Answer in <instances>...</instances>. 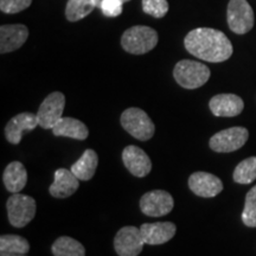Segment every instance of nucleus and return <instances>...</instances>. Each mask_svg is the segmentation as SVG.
I'll return each mask as SVG.
<instances>
[{"label":"nucleus","instance_id":"obj_1","mask_svg":"<svg viewBox=\"0 0 256 256\" xmlns=\"http://www.w3.org/2000/svg\"><path fill=\"white\" fill-rule=\"evenodd\" d=\"M184 46L192 56L211 63L229 60L232 55V46L222 31L210 28H198L188 32Z\"/></svg>","mask_w":256,"mask_h":256},{"label":"nucleus","instance_id":"obj_2","mask_svg":"<svg viewBox=\"0 0 256 256\" xmlns=\"http://www.w3.org/2000/svg\"><path fill=\"white\" fill-rule=\"evenodd\" d=\"M158 44V34L154 28L144 25L130 28L121 37L124 50L133 55H144L154 49Z\"/></svg>","mask_w":256,"mask_h":256},{"label":"nucleus","instance_id":"obj_3","mask_svg":"<svg viewBox=\"0 0 256 256\" xmlns=\"http://www.w3.org/2000/svg\"><path fill=\"white\" fill-rule=\"evenodd\" d=\"M174 76L180 87L185 89H197L209 81L210 69L206 64L197 60H182L176 64Z\"/></svg>","mask_w":256,"mask_h":256},{"label":"nucleus","instance_id":"obj_4","mask_svg":"<svg viewBox=\"0 0 256 256\" xmlns=\"http://www.w3.org/2000/svg\"><path fill=\"white\" fill-rule=\"evenodd\" d=\"M121 126L128 134L140 142H147L154 136L156 126L145 110L140 108H128L121 114Z\"/></svg>","mask_w":256,"mask_h":256},{"label":"nucleus","instance_id":"obj_5","mask_svg":"<svg viewBox=\"0 0 256 256\" xmlns=\"http://www.w3.org/2000/svg\"><path fill=\"white\" fill-rule=\"evenodd\" d=\"M10 224L14 228H24L36 216V200L30 196L14 194L6 202Z\"/></svg>","mask_w":256,"mask_h":256},{"label":"nucleus","instance_id":"obj_6","mask_svg":"<svg viewBox=\"0 0 256 256\" xmlns=\"http://www.w3.org/2000/svg\"><path fill=\"white\" fill-rule=\"evenodd\" d=\"M249 132L244 127H232L211 136L209 146L217 153H230L241 148L247 142Z\"/></svg>","mask_w":256,"mask_h":256},{"label":"nucleus","instance_id":"obj_7","mask_svg":"<svg viewBox=\"0 0 256 256\" xmlns=\"http://www.w3.org/2000/svg\"><path fill=\"white\" fill-rule=\"evenodd\" d=\"M230 30L244 34L254 26V11L247 0H230L226 11Z\"/></svg>","mask_w":256,"mask_h":256},{"label":"nucleus","instance_id":"obj_8","mask_svg":"<svg viewBox=\"0 0 256 256\" xmlns=\"http://www.w3.org/2000/svg\"><path fill=\"white\" fill-rule=\"evenodd\" d=\"M66 96L60 92H51L44 98L37 112L38 124L44 130H52L54 126L62 119Z\"/></svg>","mask_w":256,"mask_h":256},{"label":"nucleus","instance_id":"obj_9","mask_svg":"<svg viewBox=\"0 0 256 256\" xmlns=\"http://www.w3.org/2000/svg\"><path fill=\"white\" fill-rule=\"evenodd\" d=\"M140 210L150 217H162L168 215L174 209V197L164 190H153L146 192L140 198Z\"/></svg>","mask_w":256,"mask_h":256},{"label":"nucleus","instance_id":"obj_10","mask_svg":"<svg viewBox=\"0 0 256 256\" xmlns=\"http://www.w3.org/2000/svg\"><path fill=\"white\" fill-rule=\"evenodd\" d=\"M144 244L140 228L133 226L121 228L114 238V249L119 256H138L142 252Z\"/></svg>","mask_w":256,"mask_h":256},{"label":"nucleus","instance_id":"obj_11","mask_svg":"<svg viewBox=\"0 0 256 256\" xmlns=\"http://www.w3.org/2000/svg\"><path fill=\"white\" fill-rule=\"evenodd\" d=\"M188 188L196 196L212 198L223 191L222 180L208 172H194L188 177Z\"/></svg>","mask_w":256,"mask_h":256},{"label":"nucleus","instance_id":"obj_12","mask_svg":"<svg viewBox=\"0 0 256 256\" xmlns=\"http://www.w3.org/2000/svg\"><path fill=\"white\" fill-rule=\"evenodd\" d=\"M122 162L126 168L138 178L146 177L152 170V162L144 150L130 145L122 151Z\"/></svg>","mask_w":256,"mask_h":256},{"label":"nucleus","instance_id":"obj_13","mask_svg":"<svg viewBox=\"0 0 256 256\" xmlns=\"http://www.w3.org/2000/svg\"><path fill=\"white\" fill-rule=\"evenodd\" d=\"M37 126H40L37 119V114L24 113L17 114L8 121L5 127V136L8 142L18 145L22 142L23 133L28 130H34Z\"/></svg>","mask_w":256,"mask_h":256},{"label":"nucleus","instance_id":"obj_14","mask_svg":"<svg viewBox=\"0 0 256 256\" xmlns=\"http://www.w3.org/2000/svg\"><path fill=\"white\" fill-rule=\"evenodd\" d=\"M140 232H142L145 244L159 246L174 238L177 232V226L172 222L144 223L140 226Z\"/></svg>","mask_w":256,"mask_h":256},{"label":"nucleus","instance_id":"obj_15","mask_svg":"<svg viewBox=\"0 0 256 256\" xmlns=\"http://www.w3.org/2000/svg\"><path fill=\"white\" fill-rule=\"evenodd\" d=\"M28 37V30L25 25L11 24L0 28V52L8 54L24 46Z\"/></svg>","mask_w":256,"mask_h":256},{"label":"nucleus","instance_id":"obj_16","mask_svg":"<svg viewBox=\"0 0 256 256\" xmlns=\"http://www.w3.org/2000/svg\"><path fill=\"white\" fill-rule=\"evenodd\" d=\"M209 107L215 116L232 118L242 113L244 102L235 94H220L211 98Z\"/></svg>","mask_w":256,"mask_h":256},{"label":"nucleus","instance_id":"obj_17","mask_svg":"<svg viewBox=\"0 0 256 256\" xmlns=\"http://www.w3.org/2000/svg\"><path fill=\"white\" fill-rule=\"evenodd\" d=\"M80 186V179L72 174V170L58 168L55 171V179L50 185L49 192L55 198H66L72 196Z\"/></svg>","mask_w":256,"mask_h":256},{"label":"nucleus","instance_id":"obj_18","mask_svg":"<svg viewBox=\"0 0 256 256\" xmlns=\"http://www.w3.org/2000/svg\"><path fill=\"white\" fill-rule=\"evenodd\" d=\"M5 188L12 194H19L28 183V172L26 168L20 162H12L5 168L2 174Z\"/></svg>","mask_w":256,"mask_h":256},{"label":"nucleus","instance_id":"obj_19","mask_svg":"<svg viewBox=\"0 0 256 256\" xmlns=\"http://www.w3.org/2000/svg\"><path fill=\"white\" fill-rule=\"evenodd\" d=\"M55 136L72 138L76 140H86L89 136V130L82 121L74 118H62L52 128Z\"/></svg>","mask_w":256,"mask_h":256},{"label":"nucleus","instance_id":"obj_20","mask_svg":"<svg viewBox=\"0 0 256 256\" xmlns=\"http://www.w3.org/2000/svg\"><path fill=\"white\" fill-rule=\"evenodd\" d=\"M98 164V156L94 150L88 148L83 152L78 162L72 165V172L80 180L88 182L94 177Z\"/></svg>","mask_w":256,"mask_h":256},{"label":"nucleus","instance_id":"obj_21","mask_svg":"<svg viewBox=\"0 0 256 256\" xmlns=\"http://www.w3.org/2000/svg\"><path fill=\"white\" fill-rule=\"evenodd\" d=\"M54 256H86V249L81 242L69 236H62L51 247Z\"/></svg>","mask_w":256,"mask_h":256},{"label":"nucleus","instance_id":"obj_22","mask_svg":"<svg viewBox=\"0 0 256 256\" xmlns=\"http://www.w3.org/2000/svg\"><path fill=\"white\" fill-rule=\"evenodd\" d=\"M95 8L94 0H68L66 17L69 22H78L90 14Z\"/></svg>","mask_w":256,"mask_h":256},{"label":"nucleus","instance_id":"obj_23","mask_svg":"<svg viewBox=\"0 0 256 256\" xmlns=\"http://www.w3.org/2000/svg\"><path fill=\"white\" fill-rule=\"evenodd\" d=\"M234 180L238 184H250L256 179V156H249L234 170Z\"/></svg>","mask_w":256,"mask_h":256},{"label":"nucleus","instance_id":"obj_24","mask_svg":"<svg viewBox=\"0 0 256 256\" xmlns=\"http://www.w3.org/2000/svg\"><path fill=\"white\" fill-rule=\"evenodd\" d=\"M0 252L11 254H28L30 252V243L19 235H2Z\"/></svg>","mask_w":256,"mask_h":256},{"label":"nucleus","instance_id":"obj_25","mask_svg":"<svg viewBox=\"0 0 256 256\" xmlns=\"http://www.w3.org/2000/svg\"><path fill=\"white\" fill-rule=\"evenodd\" d=\"M243 223L250 228H256V185L252 186L246 196L244 208L242 211Z\"/></svg>","mask_w":256,"mask_h":256},{"label":"nucleus","instance_id":"obj_26","mask_svg":"<svg viewBox=\"0 0 256 256\" xmlns=\"http://www.w3.org/2000/svg\"><path fill=\"white\" fill-rule=\"evenodd\" d=\"M96 8L102 11L106 17H119L122 14V5L130 0H94Z\"/></svg>","mask_w":256,"mask_h":256},{"label":"nucleus","instance_id":"obj_27","mask_svg":"<svg viewBox=\"0 0 256 256\" xmlns=\"http://www.w3.org/2000/svg\"><path fill=\"white\" fill-rule=\"evenodd\" d=\"M142 10L154 18H162L168 12V0H142Z\"/></svg>","mask_w":256,"mask_h":256},{"label":"nucleus","instance_id":"obj_28","mask_svg":"<svg viewBox=\"0 0 256 256\" xmlns=\"http://www.w3.org/2000/svg\"><path fill=\"white\" fill-rule=\"evenodd\" d=\"M32 0H0V10L4 14H18L31 5Z\"/></svg>","mask_w":256,"mask_h":256},{"label":"nucleus","instance_id":"obj_29","mask_svg":"<svg viewBox=\"0 0 256 256\" xmlns=\"http://www.w3.org/2000/svg\"><path fill=\"white\" fill-rule=\"evenodd\" d=\"M0 256H26V254H11V252H2Z\"/></svg>","mask_w":256,"mask_h":256}]
</instances>
